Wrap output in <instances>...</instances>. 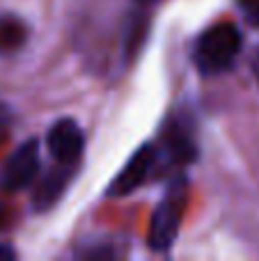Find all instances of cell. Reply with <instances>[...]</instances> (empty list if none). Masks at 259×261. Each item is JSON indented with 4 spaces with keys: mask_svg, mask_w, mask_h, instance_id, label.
Instances as JSON below:
<instances>
[{
    "mask_svg": "<svg viewBox=\"0 0 259 261\" xmlns=\"http://www.w3.org/2000/svg\"><path fill=\"white\" fill-rule=\"evenodd\" d=\"M46 144H48V151L55 158V163L78 165L83 149H85V135H83L78 122H73L71 117H62L48 128Z\"/></svg>",
    "mask_w": 259,
    "mask_h": 261,
    "instance_id": "obj_6",
    "label": "cell"
},
{
    "mask_svg": "<svg viewBox=\"0 0 259 261\" xmlns=\"http://www.w3.org/2000/svg\"><path fill=\"white\" fill-rule=\"evenodd\" d=\"M138 5H154V3H159V0H136Z\"/></svg>",
    "mask_w": 259,
    "mask_h": 261,
    "instance_id": "obj_14",
    "label": "cell"
},
{
    "mask_svg": "<svg viewBox=\"0 0 259 261\" xmlns=\"http://www.w3.org/2000/svg\"><path fill=\"white\" fill-rule=\"evenodd\" d=\"M243 48V35L234 23L223 21L209 25L193 44V64L197 73L204 78H214L220 73L229 71L241 55Z\"/></svg>",
    "mask_w": 259,
    "mask_h": 261,
    "instance_id": "obj_1",
    "label": "cell"
},
{
    "mask_svg": "<svg viewBox=\"0 0 259 261\" xmlns=\"http://www.w3.org/2000/svg\"><path fill=\"white\" fill-rule=\"evenodd\" d=\"M237 9L241 12L243 21L259 28V0H237Z\"/></svg>",
    "mask_w": 259,
    "mask_h": 261,
    "instance_id": "obj_9",
    "label": "cell"
},
{
    "mask_svg": "<svg viewBox=\"0 0 259 261\" xmlns=\"http://www.w3.org/2000/svg\"><path fill=\"white\" fill-rule=\"evenodd\" d=\"M14 257H16V252L9 245H0V261H12Z\"/></svg>",
    "mask_w": 259,
    "mask_h": 261,
    "instance_id": "obj_12",
    "label": "cell"
},
{
    "mask_svg": "<svg viewBox=\"0 0 259 261\" xmlns=\"http://www.w3.org/2000/svg\"><path fill=\"white\" fill-rule=\"evenodd\" d=\"M163 161H161V151L156 142H147L142 147H138V151L128 158V163L117 172L113 181L108 186L110 197H124L131 195L133 190H138L147 179H151L154 174H159Z\"/></svg>",
    "mask_w": 259,
    "mask_h": 261,
    "instance_id": "obj_3",
    "label": "cell"
},
{
    "mask_svg": "<svg viewBox=\"0 0 259 261\" xmlns=\"http://www.w3.org/2000/svg\"><path fill=\"white\" fill-rule=\"evenodd\" d=\"M188 206V179L184 174L174 176L165 188L159 206L151 213V225L147 234V243L154 252H168L177 241L182 229L184 213Z\"/></svg>",
    "mask_w": 259,
    "mask_h": 261,
    "instance_id": "obj_2",
    "label": "cell"
},
{
    "mask_svg": "<svg viewBox=\"0 0 259 261\" xmlns=\"http://www.w3.org/2000/svg\"><path fill=\"white\" fill-rule=\"evenodd\" d=\"M73 172H76V165H64V163H58V167L44 174L39 181H37L35 195H32V208L35 211H48L50 206L58 204V199L64 195L69 181H71Z\"/></svg>",
    "mask_w": 259,
    "mask_h": 261,
    "instance_id": "obj_7",
    "label": "cell"
},
{
    "mask_svg": "<svg viewBox=\"0 0 259 261\" xmlns=\"http://www.w3.org/2000/svg\"><path fill=\"white\" fill-rule=\"evenodd\" d=\"M30 28L16 14H0V55H14L25 46Z\"/></svg>",
    "mask_w": 259,
    "mask_h": 261,
    "instance_id": "obj_8",
    "label": "cell"
},
{
    "mask_svg": "<svg viewBox=\"0 0 259 261\" xmlns=\"http://www.w3.org/2000/svg\"><path fill=\"white\" fill-rule=\"evenodd\" d=\"M39 176V142L35 138L25 140L14 149L0 170V188L5 193H18L30 188Z\"/></svg>",
    "mask_w": 259,
    "mask_h": 261,
    "instance_id": "obj_4",
    "label": "cell"
},
{
    "mask_svg": "<svg viewBox=\"0 0 259 261\" xmlns=\"http://www.w3.org/2000/svg\"><path fill=\"white\" fill-rule=\"evenodd\" d=\"M7 222H9V208H7V204L0 202V231L7 227Z\"/></svg>",
    "mask_w": 259,
    "mask_h": 261,
    "instance_id": "obj_11",
    "label": "cell"
},
{
    "mask_svg": "<svg viewBox=\"0 0 259 261\" xmlns=\"http://www.w3.org/2000/svg\"><path fill=\"white\" fill-rule=\"evenodd\" d=\"M161 161L165 167L172 165H188L197 158V144L193 138V130L186 126L184 119H170L163 126V133L159 138Z\"/></svg>",
    "mask_w": 259,
    "mask_h": 261,
    "instance_id": "obj_5",
    "label": "cell"
},
{
    "mask_svg": "<svg viewBox=\"0 0 259 261\" xmlns=\"http://www.w3.org/2000/svg\"><path fill=\"white\" fill-rule=\"evenodd\" d=\"M12 122H14L12 108H9L5 101H0V140H3L5 135L9 133V128H12Z\"/></svg>",
    "mask_w": 259,
    "mask_h": 261,
    "instance_id": "obj_10",
    "label": "cell"
},
{
    "mask_svg": "<svg viewBox=\"0 0 259 261\" xmlns=\"http://www.w3.org/2000/svg\"><path fill=\"white\" fill-rule=\"evenodd\" d=\"M250 69H252V73H255V81L259 83V48L255 50V55H252V62H250Z\"/></svg>",
    "mask_w": 259,
    "mask_h": 261,
    "instance_id": "obj_13",
    "label": "cell"
}]
</instances>
